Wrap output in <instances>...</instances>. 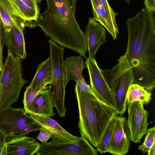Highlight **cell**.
<instances>
[{"label":"cell","instance_id":"obj_1","mask_svg":"<svg viewBox=\"0 0 155 155\" xmlns=\"http://www.w3.org/2000/svg\"><path fill=\"white\" fill-rule=\"evenodd\" d=\"M127 48L124 55L131 67L134 83L151 92L155 86V18L143 8L127 19Z\"/></svg>","mask_w":155,"mask_h":155},{"label":"cell","instance_id":"obj_2","mask_svg":"<svg viewBox=\"0 0 155 155\" xmlns=\"http://www.w3.org/2000/svg\"><path fill=\"white\" fill-rule=\"evenodd\" d=\"M77 1L46 0L47 9L35 21L47 37L86 59V37L75 16Z\"/></svg>","mask_w":155,"mask_h":155},{"label":"cell","instance_id":"obj_3","mask_svg":"<svg viewBox=\"0 0 155 155\" xmlns=\"http://www.w3.org/2000/svg\"><path fill=\"white\" fill-rule=\"evenodd\" d=\"M74 91L79 110L78 126L81 137L96 147L108 124L119 114L116 109L97 96L75 86Z\"/></svg>","mask_w":155,"mask_h":155},{"label":"cell","instance_id":"obj_4","mask_svg":"<svg viewBox=\"0 0 155 155\" xmlns=\"http://www.w3.org/2000/svg\"><path fill=\"white\" fill-rule=\"evenodd\" d=\"M0 74V110L19 100L21 91L28 81L23 77L21 59L9 49Z\"/></svg>","mask_w":155,"mask_h":155},{"label":"cell","instance_id":"obj_5","mask_svg":"<svg viewBox=\"0 0 155 155\" xmlns=\"http://www.w3.org/2000/svg\"><path fill=\"white\" fill-rule=\"evenodd\" d=\"M118 61L111 69L101 70L110 89L119 115L123 116L127 109V92L134 83V77L131 67L124 55H122Z\"/></svg>","mask_w":155,"mask_h":155},{"label":"cell","instance_id":"obj_6","mask_svg":"<svg viewBox=\"0 0 155 155\" xmlns=\"http://www.w3.org/2000/svg\"><path fill=\"white\" fill-rule=\"evenodd\" d=\"M48 42L52 64L51 79L48 90L58 114L60 117H64L67 110L64 103L66 87L62 73L64 48L51 40H48Z\"/></svg>","mask_w":155,"mask_h":155},{"label":"cell","instance_id":"obj_7","mask_svg":"<svg viewBox=\"0 0 155 155\" xmlns=\"http://www.w3.org/2000/svg\"><path fill=\"white\" fill-rule=\"evenodd\" d=\"M0 129L10 138L45 130L27 114L24 108L11 106L0 110Z\"/></svg>","mask_w":155,"mask_h":155},{"label":"cell","instance_id":"obj_8","mask_svg":"<svg viewBox=\"0 0 155 155\" xmlns=\"http://www.w3.org/2000/svg\"><path fill=\"white\" fill-rule=\"evenodd\" d=\"M69 141L51 136V140L42 143L36 155H97L98 152L85 138Z\"/></svg>","mask_w":155,"mask_h":155},{"label":"cell","instance_id":"obj_9","mask_svg":"<svg viewBox=\"0 0 155 155\" xmlns=\"http://www.w3.org/2000/svg\"><path fill=\"white\" fill-rule=\"evenodd\" d=\"M85 62L90 77L89 86L92 91L100 99L117 110L110 89L95 58H86Z\"/></svg>","mask_w":155,"mask_h":155},{"label":"cell","instance_id":"obj_10","mask_svg":"<svg viewBox=\"0 0 155 155\" xmlns=\"http://www.w3.org/2000/svg\"><path fill=\"white\" fill-rule=\"evenodd\" d=\"M128 106L127 123L130 134L131 140L139 143L146 134L148 123V113L144 108L140 101L132 102Z\"/></svg>","mask_w":155,"mask_h":155},{"label":"cell","instance_id":"obj_11","mask_svg":"<svg viewBox=\"0 0 155 155\" xmlns=\"http://www.w3.org/2000/svg\"><path fill=\"white\" fill-rule=\"evenodd\" d=\"M93 18L103 26L111 34L114 40L119 33L114 12L107 0H91Z\"/></svg>","mask_w":155,"mask_h":155},{"label":"cell","instance_id":"obj_12","mask_svg":"<svg viewBox=\"0 0 155 155\" xmlns=\"http://www.w3.org/2000/svg\"><path fill=\"white\" fill-rule=\"evenodd\" d=\"M131 141L130 134L126 118L117 116V123L110 140L108 152L114 155H125L127 153Z\"/></svg>","mask_w":155,"mask_h":155},{"label":"cell","instance_id":"obj_13","mask_svg":"<svg viewBox=\"0 0 155 155\" xmlns=\"http://www.w3.org/2000/svg\"><path fill=\"white\" fill-rule=\"evenodd\" d=\"M84 33L89 57L94 58L100 46L106 42L105 28L93 18H90Z\"/></svg>","mask_w":155,"mask_h":155},{"label":"cell","instance_id":"obj_14","mask_svg":"<svg viewBox=\"0 0 155 155\" xmlns=\"http://www.w3.org/2000/svg\"><path fill=\"white\" fill-rule=\"evenodd\" d=\"M25 28L17 23L13 24L10 30L5 32V44L17 57L25 59L27 56L23 31Z\"/></svg>","mask_w":155,"mask_h":155},{"label":"cell","instance_id":"obj_15","mask_svg":"<svg viewBox=\"0 0 155 155\" xmlns=\"http://www.w3.org/2000/svg\"><path fill=\"white\" fill-rule=\"evenodd\" d=\"M7 142V155H33L41 146L35 139L25 136L12 137Z\"/></svg>","mask_w":155,"mask_h":155},{"label":"cell","instance_id":"obj_16","mask_svg":"<svg viewBox=\"0 0 155 155\" xmlns=\"http://www.w3.org/2000/svg\"><path fill=\"white\" fill-rule=\"evenodd\" d=\"M86 67L85 62L80 55L67 57L63 62L62 73L64 86L71 80L76 83L85 81L82 73Z\"/></svg>","mask_w":155,"mask_h":155},{"label":"cell","instance_id":"obj_17","mask_svg":"<svg viewBox=\"0 0 155 155\" xmlns=\"http://www.w3.org/2000/svg\"><path fill=\"white\" fill-rule=\"evenodd\" d=\"M29 114L43 128L48 132L51 136L69 141H75L81 138V137L70 133L50 117L32 114Z\"/></svg>","mask_w":155,"mask_h":155},{"label":"cell","instance_id":"obj_18","mask_svg":"<svg viewBox=\"0 0 155 155\" xmlns=\"http://www.w3.org/2000/svg\"><path fill=\"white\" fill-rule=\"evenodd\" d=\"M54 107L48 89L43 90L39 92L33 101L29 114L53 117L56 114Z\"/></svg>","mask_w":155,"mask_h":155},{"label":"cell","instance_id":"obj_19","mask_svg":"<svg viewBox=\"0 0 155 155\" xmlns=\"http://www.w3.org/2000/svg\"><path fill=\"white\" fill-rule=\"evenodd\" d=\"M0 17L4 26L5 32L9 31L13 24L17 23L24 27L32 28V21H26L15 15L11 11L5 0H0Z\"/></svg>","mask_w":155,"mask_h":155},{"label":"cell","instance_id":"obj_20","mask_svg":"<svg viewBox=\"0 0 155 155\" xmlns=\"http://www.w3.org/2000/svg\"><path fill=\"white\" fill-rule=\"evenodd\" d=\"M13 14L26 21L36 20L39 12L32 9L21 0H5Z\"/></svg>","mask_w":155,"mask_h":155},{"label":"cell","instance_id":"obj_21","mask_svg":"<svg viewBox=\"0 0 155 155\" xmlns=\"http://www.w3.org/2000/svg\"><path fill=\"white\" fill-rule=\"evenodd\" d=\"M52 76V64L50 57L39 64L36 72L29 86L34 89L44 81L51 82Z\"/></svg>","mask_w":155,"mask_h":155},{"label":"cell","instance_id":"obj_22","mask_svg":"<svg viewBox=\"0 0 155 155\" xmlns=\"http://www.w3.org/2000/svg\"><path fill=\"white\" fill-rule=\"evenodd\" d=\"M152 94L138 84L133 83L129 87L127 92V106L132 102L140 101L143 105H147L151 99Z\"/></svg>","mask_w":155,"mask_h":155},{"label":"cell","instance_id":"obj_23","mask_svg":"<svg viewBox=\"0 0 155 155\" xmlns=\"http://www.w3.org/2000/svg\"><path fill=\"white\" fill-rule=\"evenodd\" d=\"M118 116H115L111 120L96 147L97 150L101 154L108 152L109 144L117 124Z\"/></svg>","mask_w":155,"mask_h":155},{"label":"cell","instance_id":"obj_24","mask_svg":"<svg viewBox=\"0 0 155 155\" xmlns=\"http://www.w3.org/2000/svg\"><path fill=\"white\" fill-rule=\"evenodd\" d=\"M51 82L44 81L34 89L32 90L30 87L28 86L26 87L24 92L23 102L24 109L26 113L29 114L32 103L39 92L41 91L49 88L48 85Z\"/></svg>","mask_w":155,"mask_h":155},{"label":"cell","instance_id":"obj_25","mask_svg":"<svg viewBox=\"0 0 155 155\" xmlns=\"http://www.w3.org/2000/svg\"><path fill=\"white\" fill-rule=\"evenodd\" d=\"M146 134L144 142L138 147L143 153L147 152L155 143V127L147 129Z\"/></svg>","mask_w":155,"mask_h":155},{"label":"cell","instance_id":"obj_26","mask_svg":"<svg viewBox=\"0 0 155 155\" xmlns=\"http://www.w3.org/2000/svg\"><path fill=\"white\" fill-rule=\"evenodd\" d=\"M5 40V31L0 17V74L3 67V51Z\"/></svg>","mask_w":155,"mask_h":155},{"label":"cell","instance_id":"obj_27","mask_svg":"<svg viewBox=\"0 0 155 155\" xmlns=\"http://www.w3.org/2000/svg\"><path fill=\"white\" fill-rule=\"evenodd\" d=\"M39 134L36 136V138L42 143H46L51 138V134L48 131L44 130L40 131Z\"/></svg>","mask_w":155,"mask_h":155},{"label":"cell","instance_id":"obj_28","mask_svg":"<svg viewBox=\"0 0 155 155\" xmlns=\"http://www.w3.org/2000/svg\"><path fill=\"white\" fill-rule=\"evenodd\" d=\"M145 8L151 12L154 13L155 11V0H144Z\"/></svg>","mask_w":155,"mask_h":155},{"label":"cell","instance_id":"obj_29","mask_svg":"<svg viewBox=\"0 0 155 155\" xmlns=\"http://www.w3.org/2000/svg\"><path fill=\"white\" fill-rule=\"evenodd\" d=\"M21 0L32 9L39 12V8L38 4L34 0Z\"/></svg>","mask_w":155,"mask_h":155},{"label":"cell","instance_id":"obj_30","mask_svg":"<svg viewBox=\"0 0 155 155\" xmlns=\"http://www.w3.org/2000/svg\"><path fill=\"white\" fill-rule=\"evenodd\" d=\"M7 135L0 129V154L2 149L5 143Z\"/></svg>","mask_w":155,"mask_h":155},{"label":"cell","instance_id":"obj_31","mask_svg":"<svg viewBox=\"0 0 155 155\" xmlns=\"http://www.w3.org/2000/svg\"><path fill=\"white\" fill-rule=\"evenodd\" d=\"M0 155H7V142H6L3 147Z\"/></svg>","mask_w":155,"mask_h":155},{"label":"cell","instance_id":"obj_32","mask_svg":"<svg viewBox=\"0 0 155 155\" xmlns=\"http://www.w3.org/2000/svg\"><path fill=\"white\" fill-rule=\"evenodd\" d=\"M148 155H155V142L153 143L149 150L147 152Z\"/></svg>","mask_w":155,"mask_h":155},{"label":"cell","instance_id":"obj_33","mask_svg":"<svg viewBox=\"0 0 155 155\" xmlns=\"http://www.w3.org/2000/svg\"><path fill=\"white\" fill-rule=\"evenodd\" d=\"M34 1L38 4V3H40L42 0H34Z\"/></svg>","mask_w":155,"mask_h":155},{"label":"cell","instance_id":"obj_34","mask_svg":"<svg viewBox=\"0 0 155 155\" xmlns=\"http://www.w3.org/2000/svg\"><path fill=\"white\" fill-rule=\"evenodd\" d=\"M124 0L125 1H126L128 4H129V3L131 0Z\"/></svg>","mask_w":155,"mask_h":155}]
</instances>
